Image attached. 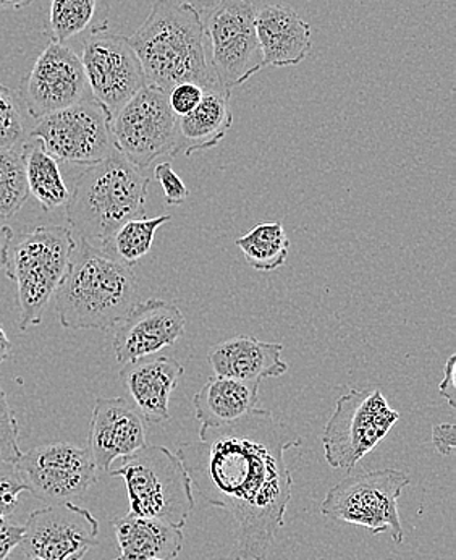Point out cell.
<instances>
[{"label": "cell", "instance_id": "1", "mask_svg": "<svg viewBox=\"0 0 456 560\" xmlns=\"http://www.w3.org/2000/svg\"><path fill=\"white\" fill-rule=\"evenodd\" d=\"M302 438L269 410L249 411L222 428L199 430L180 445L192 491L208 505L225 509L235 523L230 560H266L292 501L293 478L285 452Z\"/></svg>", "mask_w": 456, "mask_h": 560}, {"label": "cell", "instance_id": "2", "mask_svg": "<svg viewBox=\"0 0 456 560\" xmlns=\"http://www.w3.org/2000/svg\"><path fill=\"white\" fill-rule=\"evenodd\" d=\"M54 296L66 329L109 330L140 303V287L133 269L78 238Z\"/></svg>", "mask_w": 456, "mask_h": 560}, {"label": "cell", "instance_id": "3", "mask_svg": "<svg viewBox=\"0 0 456 560\" xmlns=\"http://www.w3.org/2000/svg\"><path fill=\"white\" fill-rule=\"evenodd\" d=\"M204 22L184 2L157 0L143 25L130 36L148 84L168 91L182 83L221 88L206 52Z\"/></svg>", "mask_w": 456, "mask_h": 560}, {"label": "cell", "instance_id": "4", "mask_svg": "<svg viewBox=\"0 0 456 560\" xmlns=\"http://www.w3.org/2000/svg\"><path fill=\"white\" fill-rule=\"evenodd\" d=\"M150 177L115 150L107 160L87 165L67 201V221L81 241L103 248L131 219L147 211Z\"/></svg>", "mask_w": 456, "mask_h": 560}, {"label": "cell", "instance_id": "5", "mask_svg": "<svg viewBox=\"0 0 456 560\" xmlns=\"http://www.w3.org/2000/svg\"><path fill=\"white\" fill-rule=\"evenodd\" d=\"M120 460V467L107 474L125 481L128 514L184 528L196 501L180 457L164 445H144Z\"/></svg>", "mask_w": 456, "mask_h": 560}, {"label": "cell", "instance_id": "6", "mask_svg": "<svg viewBox=\"0 0 456 560\" xmlns=\"http://www.w3.org/2000/svg\"><path fill=\"white\" fill-rule=\"evenodd\" d=\"M75 245L72 229L62 225H40L10 245L5 272L16 285L22 332L43 320Z\"/></svg>", "mask_w": 456, "mask_h": 560}, {"label": "cell", "instance_id": "7", "mask_svg": "<svg viewBox=\"0 0 456 560\" xmlns=\"http://www.w3.org/2000/svg\"><path fill=\"white\" fill-rule=\"evenodd\" d=\"M410 481L408 474L394 468L350 475L327 491L320 514L330 521L370 529L373 535L390 532L391 539L401 545L405 529L398 499Z\"/></svg>", "mask_w": 456, "mask_h": 560}, {"label": "cell", "instance_id": "8", "mask_svg": "<svg viewBox=\"0 0 456 560\" xmlns=\"http://www.w3.org/2000/svg\"><path fill=\"white\" fill-rule=\"evenodd\" d=\"M400 420L381 389H351L336 404L323 433L326 460L336 470L353 468L385 440Z\"/></svg>", "mask_w": 456, "mask_h": 560}, {"label": "cell", "instance_id": "9", "mask_svg": "<svg viewBox=\"0 0 456 560\" xmlns=\"http://www.w3.org/2000/svg\"><path fill=\"white\" fill-rule=\"evenodd\" d=\"M30 138L38 140L54 160L69 164H97L117 150L113 117L94 97L40 117Z\"/></svg>", "mask_w": 456, "mask_h": 560}, {"label": "cell", "instance_id": "10", "mask_svg": "<svg viewBox=\"0 0 456 560\" xmlns=\"http://www.w3.org/2000/svg\"><path fill=\"white\" fill-rule=\"evenodd\" d=\"M256 12L248 0H221L204 23L211 43V67L222 90L232 93L262 70Z\"/></svg>", "mask_w": 456, "mask_h": 560}, {"label": "cell", "instance_id": "11", "mask_svg": "<svg viewBox=\"0 0 456 560\" xmlns=\"http://www.w3.org/2000/svg\"><path fill=\"white\" fill-rule=\"evenodd\" d=\"M113 135L115 148L141 171L161 156L175 158L178 117L168 106V93L147 84L118 110Z\"/></svg>", "mask_w": 456, "mask_h": 560}, {"label": "cell", "instance_id": "12", "mask_svg": "<svg viewBox=\"0 0 456 560\" xmlns=\"http://www.w3.org/2000/svg\"><path fill=\"white\" fill-rule=\"evenodd\" d=\"M28 492L47 504L83 498L97 482V467L87 448L72 442L38 445L16 462Z\"/></svg>", "mask_w": 456, "mask_h": 560}, {"label": "cell", "instance_id": "13", "mask_svg": "<svg viewBox=\"0 0 456 560\" xmlns=\"http://www.w3.org/2000/svg\"><path fill=\"white\" fill-rule=\"evenodd\" d=\"M91 96L110 117L147 86V75L130 40L120 35L100 33L84 40L81 54Z\"/></svg>", "mask_w": 456, "mask_h": 560}, {"label": "cell", "instance_id": "14", "mask_svg": "<svg viewBox=\"0 0 456 560\" xmlns=\"http://www.w3.org/2000/svg\"><path fill=\"white\" fill-rule=\"evenodd\" d=\"M23 526L20 546L32 560H83L100 536L97 518L73 502L39 509Z\"/></svg>", "mask_w": 456, "mask_h": 560}, {"label": "cell", "instance_id": "15", "mask_svg": "<svg viewBox=\"0 0 456 560\" xmlns=\"http://www.w3.org/2000/svg\"><path fill=\"white\" fill-rule=\"evenodd\" d=\"M91 96L81 57L67 44L50 40L23 81L22 101L33 119L67 109Z\"/></svg>", "mask_w": 456, "mask_h": 560}, {"label": "cell", "instance_id": "16", "mask_svg": "<svg viewBox=\"0 0 456 560\" xmlns=\"http://www.w3.org/2000/svg\"><path fill=\"white\" fill-rule=\"evenodd\" d=\"M185 326L184 313L172 303L157 299L138 303L115 332V359L125 364L157 355L161 350L175 346L184 336Z\"/></svg>", "mask_w": 456, "mask_h": 560}, {"label": "cell", "instance_id": "17", "mask_svg": "<svg viewBox=\"0 0 456 560\" xmlns=\"http://www.w3.org/2000/svg\"><path fill=\"white\" fill-rule=\"evenodd\" d=\"M144 423L130 401L100 397L94 404L87 438V451L97 470L109 471L115 460L148 445Z\"/></svg>", "mask_w": 456, "mask_h": 560}, {"label": "cell", "instance_id": "18", "mask_svg": "<svg viewBox=\"0 0 456 560\" xmlns=\"http://www.w3.org/2000/svg\"><path fill=\"white\" fill-rule=\"evenodd\" d=\"M184 374L180 361L151 355L125 363L120 380L135 410L148 423L159 424L171 418L168 404Z\"/></svg>", "mask_w": 456, "mask_h": 560}, {"label": "cell", "instance_id": "19", "mask_svg": "<svg viewBox=\"0 0 456 560\" xmlns=\"http://www.w3.org/2000/svg\"><path fill=\"white\" fill-rule=\"evenodd\" d=\"M256 35L261 47L262 69L295 67L313 47L311 25L290 7H262L256 12Z\"/></svg>", "mask_w": 456, "mask_h": 560}, {"label": "cell", "instance_id": "20", "mask_svg": "<svg viewBox=\"0 0 456 560\" xmlns=\"http://www.w3.org/2000/svg\"><path fill=\"white\" fill-rule=\"evenodd\" d=\"M282 352V343L236 336L212 347L208 359L214 376L261 384V381L283 376L289 371Z\"/></svg>", "mask_w": 456, "mask_h": 560}, {"label": "cell", "instance_id": "21", "mask_svg": "<svg viewBox=\"0 0 456 560\" xmlns=\"http://www.w3.org/2000/svg\"><path fill=\"white\" fill-rule=\"evenodd\" d=\"M232 93L222 88L204 91L201 103L192 113L178 117V143L175 158L191 156L198 151L218 147L233 124L230 109Z\"/></svg>", "mask_w": 456, "mask_h": 560}, {"label": "cell", "instance_id": "22", "mask_svg": "<svg viewBox=\"0 0 456 560\" xmlns=\"http://www.w3.org/2000/svg\"><path fill=\"white\" fill-rule=\"evenodd\" d=\"M120 558L118 560H174L184 548L182 528L127 514L113 522Z\"/></svg>", "mask_w": 456, "mask_h": 560}, {"label": "cell", "instance_id": "23", "mask_svg": "<svg viewBox=\"0 0 456 560\" xmlns=\"http://www.w3.org/2000/svg\"><path fill=\"white\" fill-rule=\"evenodd\" d=\"M259 383L211 377L192 397L196 420L201 428H222L258 408Z\"/></svg>", "mask_w": 456, "mask_h": 560}, {"label": "cell", "instance_id": "24", "mask_svg": "<svg viewBox=\"0 0 456 560\" xmlns=\"http://www.w3.org/2000/svg\"><path fill=\"white\" fill-rule=\"evenodd\" d=\"M109 0H52L49 28L54 43L66 44L78 36L100 35L109 30ZM86 38V39H87Z\"/></svg>", "mask_w": 456, "mask_h": 560}, {"label": "cell", "instance_id": "25", "mask_svg": "<svg viewBox=\"0 0 456 560\" xmlns=\"http://www.w3.org/2000/svg\"><path fill=\"white\" fill-rule=\"evenodd\" d=\"M23 167H25L26 187L38 200L44 211L66 206L70 190L60 172L59 161L54 160L38 140L25 143L22 150Z\"/></svg>", "mask_w": 456, "mask_h": 560}, {"label": "cell", "instance_id": "26", "mask_svg": "<svg viewBox=\"0 0 456 560\" xmlns=\"http://www.w3.org/2000/svg\"><path fill=\"white\" fill-rule=\"evenodd\" d=\"M235 245L242 249L246 262L256 271H276L289 259V235L280 222L255 225L248 234L236 238Z\"/></svg>", "mask_w": 456, "mask_h": 560}, {"label": "cell", "instance_id": "27", "mask_svg": "<svg viewBox=\"0 0 456 560\" xmlns=\"http://www.w3.org/2000/svg\"><path fill=\"white\" fill-rule=\"evenodd\" d=\"M171 221L172 215L168 214L152 219H131L125 222L101 249L128 268H133L151 252L155 232Z\"/></svg>", "mask_w": 456, "mask_h": 560}, {"label": "cell", "instance_id": "28", "mask_svg": "<svg viewBox=\"0 0 456 560\" xmlns=\"http://www.w3.org/2000/svg\"><path fill=\"white\" fill-rule=\"evenodd\" d=\"M28 195L22 151L0 150V222L12 219Z\"/></svg>", "mask_w": 456, "mask_h": 560}, {"label": "cell", "instance_id": "29", "mask_svg": "<svg viewBox=\"0 0 456 560\" xmlns=\"http://www.w3.org/2000/svg\"><path fill=\"white\" fill-rule=\"evenodd\" d=\"M26 125L15 93L0 81V150L22 151Z\"/></svg>", "mask_w": 456, "mask_h": 560}, {"label": "cell", "instance_id": "30", "mask_svg": "<svg viewBox=\"0 0 456 560\" xmlns=\"http://www.w3.org/2000/svg\"><path fill=\"white\" fill-rule=\"evenodd\" d=\"M22 455L19 421L10 407L5 390L0 386V462L16 464Z\"/></svg>", "mask_w": 456, "mask_h": 560}, {"label": "cell", "instance_id": "31", "mask_svg": "<svg viewBox=\"0 0 456 560\" xmlns=\"http://www.w3.org/2000/svg\"><path fill=\"white\" fill-rule=\"evenodd\" d=\"M28 486L15 464L0 462V521H9L20 505V495Z\"/></svg>", "mask_w": 456, "mask_h": 560}, {"label": "cell", "instance_id": "32", "mask_svg": "<svg viewBox=\"0 0 456 560\" xmlns=\"http://www.w3.org/2000/svg\"><path fill=\"white\" fill-rule=\"evenodd\" d=\"M154 177L164 190L165 202L171 206H178L190 197L187 185L178 177L177 172L172 168L168 162H161L155 165Z\"/></svg>", "mask_w": 456, "mask_h": 560}, {"label": "cell", "instance_id": "33", "mask_svg": "<svg viewBox=\"0 0 456 560\" xmlns=\"http://www.w3.org/2000/svg\"><path fill=\"white\" fill-rule=\"evenodd\" d=\"M204 88L196 83H182L168 91V106L177 117L187 116L198 107L204 96Z\"/></svg>", "mask_w": 456, "mask_h": 560}, {"label": "cell", "instance_id": "34", "mask_svg": "<svg viewBox=\"0 0 456 560\" xmlns=\"http://www.w3.org/2000/svg\"><path fill=\"white\" fill-rule=\"evenodd\" d=\"M25 535V526L0 521V560H10Z\"/></svg>", "mask_w": 456, "mask_h": 560}, {"label": "cell", "instance_id": "35", "mask_svg": "<svg viewBox=\"0 0 456 560\" xmlns=\"http://www.w3.org/2000/svg\"><path fill=\"white\" fill-rule=\"evenodd\" d=\"M432 444L439 454L448 457L456 447V427L454 423H441L432 427Z\"/></svg>", "mask_w": 456, "mask_h": 560}, {"label": "cell", "instance_id": "36", "mask_svg": "<svg viewBox=\"0 0 456 560\" xmlns=\"http://www.w3.org/2000/svg\"><path fill=\"white\" fill-rule=\"evenodd\" d=\"M456 355H451V359L445 363L444 380H442L441 386H439V393L448 401L452 408H456Z\"/></svg>", "mask_w": 456, "mask_h": 560}, {"label": "cell", "instance_id": "37", "mask_svg": "<svg viewBox=\"0 0 456 560\" xmlns=\"http://www.w3.org/2000/svg\"><path fill=\"white\" fill-rule=\"evenodd\" d=\"M13 241V231L9 225L0 224V269L5 268L9 249Z\"/></svg>", "mask_w": 456, "mask_h": 560}, {"label": "cell", "instance_id": "38", "mask_svg": "<svg viewBox=\"0 0 456 560\" xmlns=\"http://www.w3.org/2000/svg\"><path fill=\"white\" fill-rule=\"evenodd\" d=\"M180 2L187 3L191 9H195L199 15L202 13H209L221 0H180Z\"/></svg>", "mask_w": 456, "mask_h": 560}, {"label": "cell", "instance_id": "39", "mask_svg": "<svg viewBox=\"0 0 456 560\" xmlns=\"http://www.w3.org/2000/svg\"><path fill=\"white\" fill-rule=\"evenodd\" d=\"M35 0H0V12H9V10H22L32 5Z\"/></svg>", "mask_w": 456, "mask_h": 560}, {"label": "cell", "instance_id": "40", "mask_svg": "<svg viewBox=\"0 0 456 560\" xmlns=\"http://www.w3.org/2000/svg\"><path fill=\"white\" fill-rule=\"evenodd\" d=\"M10 353H12V342L7 337L5 330L0 327V364L10 359Z\"/></svg>", "mask_w": 456, "mask_h": 560}, {"label": "cell", "instance_id": "41", "mask_svg": "<svg viewBox=\"0 0 456 560\" xmlns=\"http://www.w3.org/2000/svg\"><path fill=\"white\" fill-rule=\"evenodd\" d=\"M151 560H162V559H151Z\"/></svg>", "mask_w": 456, "mask_h": 560}, {"label": "cell", "instance_id": "42", "mask_svg": "<svg viewBox=\"0 0 456 560\" xmlns=\"http://www.w3.org/2000/svg\"><path fill=\"white\" fill-rule=\"evenodd\" d=\"M33 560H39V559H33Z\"/></svg>", "mask_w": 456, "mask_h": 560}, {"label": "cell", "instance_id": "43", "mask_svg": "<svg viewBox=\"0 0 456 560\" xmlns=\"http://www.w3.org/2000/svg\"><path fill=\"white\" fill-rule=\"evenodd\" d=\"M114 560H118V559H114Z\"/></svg>", "mask_w": 456, "mask_h": 560}]
</instances>
